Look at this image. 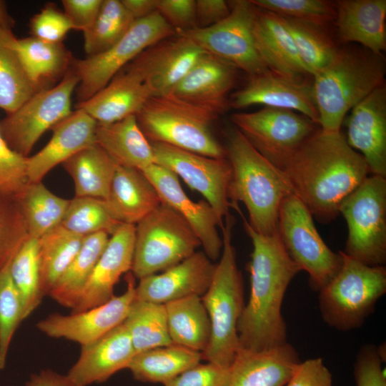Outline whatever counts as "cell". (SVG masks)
<instances>
[{
	"label": "cell",
	"mask_w": 386,
	"mask_h": 386,
	"mask_svg": "<svg viewBox=\"0 0 386 386\" xmlns=\"http://www.w3.org/2000/svg\"><path fill=\"white\" fill-rule=\"evenodd\" d=\"M229 4V15L219 22L177 34L189 38L205 51L230 63L249 76L269 71L254 41L256 6L251 0L231 1Z\"/></svg>",
	"instance_id": "14"
},
{
	"label": "cell",
	"mask_w": 386,
	"mask_h": 386,
	"mask_svg": "<svg viewBox=\"0 0 386 386\" xmlns=\"http://www.w3.org/2000/svg\"><path fill=\"white\" fill-rule=\"evenodd\" d=\"M346 141L366 162L370 173L386 178V88L382 84L347 117Z\"/></svg>",
	"instance_id": "21"
},
{
	"label": "cell",
	"mask_w": 386,
	"mask_h": 386,
	"mask_svg": "<svg viewBox=\"0 0 386 386\" xmlns=\"http://www.w3.org/2000/svg\"><path fill=\"white\" fill-rule=\"evenodd\" d=\"M382 362L383 357L377 347L372 344L361 347L353 367L356 386H386Z\"/></svg>",
	"instance_id": "50"
},
{
	"label": "cell",
	"mask_w": 386,
	"mask_h": 386,
	"mask_svg": "<svg viewBox=\"0 0 386 386\" xmlns=\"http://www.w3.org/2000/svg\"><path fill=\"white\" fill-rule=\"evenodd\" d=\"M95 142L118 166L142 171L154 163L151 142L141 130L135 115L112 123H97Z\"/></svg>",
	"instance_id": "31"
},
{
	"label": "cell",
	"mask_w": 386,
	"mask_h": 386,
	"mask_svg": "<svg viewBox=\"0 0 386 386\" xmlns=\"http://www.w3.org/2000/svg\"><path fill=\"white\" fill-rule=\"evenodd\" d=\"M237 69L206 51L170 94L219 115L229 106L228 95L234 85Z\"/></svg>",
	"instance_id": "22"
},
{
	"label": "cell",
	"mask_w": 386,
	"mask_h": 386,
	"mask_svg": "<svg viewBox=\"0 0 386 386\" xmlns=\"http://www.w3.org/2000/svg\"><path fill=\"white\" fill-rule=\"evenodd\" d=\"M257 7L284 18L327 29L335 19V1L327 0H251Z\"/></svg>",
	"instance_id": "45"
},
{
	"label": "cell",
	"mask_w": 386,
	"mask_h": 386,
	"mask_svg": "<svg viewBox=\"0 0 386 386\" xmlns=\"http://www.w3.org/2000/svg\"><path fill=\"white\" fill-rule=\"evenodd\" d=\"M195 4L198 27L219 22L229 15L231 9L229 1L224 0H197Z\"/></svg>",
	"instance_id": "55"
},
{
	"label": "cell",
	"mask_w": 386,
	"mask_h": 386,
	"mask_svg": "<svg viewBox=\"0 0 386 386\" xmlns=\"http://www.w3.org/2000/svg\"><path fill=\"white\" fill-rule=\"evenodd\" d=\"M84 237L61 224L39 239L41 287L49 295L54 284L79 252Z\"/></svg>",
	"instance_id": "39"
},
{
	"label": "cell",
	"mask_w": 386,
	"mask_h": 386,
	"mask_svg": "<svg viewBox=\"0 0 386 386\" xmlns=\"http://www.w3.org/2000/svg\"><path fill=\"white\" fill-rule=\"evenodd\" d=\"M285 386H332V377L322 358L300 362Z\"/></svg>",
	"instance_id": "53"
},
{
	"label": "cell",
	"mask_w": 386,
	"mask_h": 386,
	"mask_svg": "<svg viewBox=\"0 0 386 386\" xmlns=\"http://www.w3.org/2000/svg\"><path fill=\"white\" fill-rule=\"evenodd\" d=\"M10 264L0 271V370L5 367L13 336L24 320L20 294L11 278Z\"/></svg>",
	"instance_id": "46"
},
{
	"label": "cell",
	"mask_w": 386,
	"mask_h": 386,
	"mask_svg": "<svg viewBox=\"0 0 386 386\" xmlns=\"http://www.w3.org/2000/svg\"><path fill=\"white\" fill-rule=\"evenodd\" d=\"M135 225L122 224L111 235L72 312H80L110 300L120 277L131 271Z\"/></svg>",
	"instance_id": "23"
},
{
	"label": "cell",
	"mask_w": 386,
	"mask_h": 386,
	"mask_svg": "<svg viewBox=\"0 0 386 386\" xmlns=\"http://www.w3.org/2000/svg\"><path fill=\"white\" fill-rule=\"evenodd\" d=\"M385 59L360 45L343 44L313 78L320 129L340 131L347 114L384 84Z\"/></svg>",
	"instance_id": "4"
},
{
	"label": "cell",
	"mask_w": 386,
	"mask_h": 386,
	"mask_svg": "<svg viewBox=\"0 0 386 386\" xmlns=\"http://www.w3.org/2000/svg\"><path fill=\"white\" fill-rule=\"evenodd\" d=\"M9 269L20 294L26 319L44 297L40 281L39 239L29 237L25 240L11 260Z\"/></svg>",
	"instance_id": "43"
},
{
	"label": "cell",
	"mask_w": 386,
	"mask_h": 386,
	"mask_svg": "<svg viewBox=\"0 0 386 386\" xmlns=\"http://www.w3.org/2000/svg\"><path fill=\"white\" fill-rule=\"evenodd\" d=\"M201 360L202 352L172 344L137 353L127 369L138 381L164 385Z\"/></svg>",
	"instance_id": "35"
},
{
	"label": "cell",
	"mask_w": 386,
	"mask_h": 386,
	"mask_svg": "<svg viewBox=\"0 0 386 386\" xmlns=\"http://www.w3.org/2000/svg\"><path fill=\"white\" fill-rule=\"evenodd\" d=\"M134 20L145 18L157 11V0H121Z\"/></svg>",
	"instance_id": "57"
},
{
	"label": "cell",
	"mask_w": 386,
	"mask_h": 386,
	"mask_svg": "<svg viewBox=\"0 0 386 386\" xmlns=\"http://www.w3.org/2000/svg\"><path fill=\"white\" fill-rule=\"evenodd\" d=\"M134 21L122 1L102 0L94 23L83 32L84 49L87 56L109 49L127 33Z\"/></svg>",
	"instance_id": "42"
},
{
	"label": "cell",
	"mask_w": 386,
	"mask_h": 386,
	"mask_svg": "<svg viewBox=\"0 0 386 386\" xmlns=\"http://www.w3.org/2000/svg\"><path fill=\"white\" fill-rule=\"evenodd\" d=\"M73 179L75 197L105 199L118 165L97 144L81 149L62 163Z\"/></svg>",
	"instance_id": "34"
},
{
	"label": "cell",
	"mask_w": 386,
	"mask_h": 386,
	"mask_svg": "<svg viewBox=\"0 0 386 386\" xmlns=\"http://www.w3.org/2000/svg\"><path fill=\"white\" fill-rule=\"evenodd\" d=\"M204 52L177 34L147 47L129 64L140 74L152 96H161L170 94Z\"/></svg>",
	"instance_id": "18"
},
{
	"label": "cell",
	"mask_w": 386,
	"mask_h": 386,
	"mask_svg": "<svg viewBox=\"0 0 386 386\" xmlns=\"http://www.w3.org/2000/svg\"><path fill=\"white\" fill-rule=\"evenodd\" d=\"M14 197L29 237L37 239L61 224L69 203V199L53 194L41 182H28Z\"/></svg>",
	"instance_id": "38"
},
{
	"label": "cell",
	"mask_w": 386,
	"mask_h": 386,
	"mask_svg": "<svg viewBox=\"0 0 386 386\" xmlns=\"http://www.w3.org/2000/svg\"><path fill=\"white\" fill-rule=\"evenodd\" d=\"M14 25L15 21L9 14L5 1L0 0V28L12 31Z\"/></svg>",
	"instance_id": "58"
},
{
	"label": "cell",
	"mask_w": 386,
	"mask_h": 386,
	"mask_svg": "<svg viewBox=\"0 0 386 386\" xmlns=\"http://www.w3.org/2000/svg\"><path fill=\"white\" fill-rule=\"evenodd\" d=\"M27 157L11 149L0 131V192L14 196L28 183Z\"/></svg>",
	"instance_id": "48"
},
{
	"label": "cell",
	"mask_w": 386,
	"mask_h": 386,
	"mask_svg": "<svg viewBox=\"0 0 386 386\" xmlns=\"http://www.w3.org/2000/svg\"><path fill=\"white\" fill-rule=\"evenodd\" d=\"M25 386H77L66 375H61L50 369L33 373Z\"/></svg>",
	"instance_id": "56"
},
{
	"label": "cell",
	"mask_w": 386,
	"mask_h": 386,
	"mask_svg": "<svg viewBox=\"0 0 386 386\" xmlns=\"http://www.w3.org/2000/svg\"><path fill=\"white\" fill-rule=\"evenodd\" d=\"M102 0H63L64 13L73 29L82 32L88 29L96 19Z\"/></svg>",
	"instance_id": "54"
},
{
	"label": "cell",
	"mask_w": 386,
	"mask_h": 386,
	"mask_svg": "<svg viewBox=\"0 0 386 386\" xmlns=\"http://www.w3.org/2000/svg\"><path fill=\"white\" fill-rule=\"evenodd\" d=\"M340 252L341 267L319 291V309L330 327L350 331L362 326L385 294L386 268L367 265Z\"/></svg>",
	"instance_id": "7"
},
{
	"label": "cell",
	"mask_w": 386,
	"mask_h": 386,
	"mask_svg": "<svg viewBox=\"0 0 386 386\" xmlns=\"http://www.w3.org/2000/svg\"><path fill=\"white\" fill-rule=\"evenodd\" d=\"M232 168L229 199L242 215L238 202L247 208V222L257 233L271 235L277 229L283 200L293 193L284 173L259 154L234 127L224 147Z\"/></svg>",
	"instance_id": "3"
},
{
	"label": "cell",
	"mask_w": 386,
	"mask_h": 386,
	"mask_svg": "<svg viewBox=\"0 0 386 386\" xmlns=\"http://www.w3.org/2000/svg\"><path fill=\"white\" fill-rule=\"evenodd\" d=\"M242 217L252 252L247 264L250 294L237 324L239 348L260 351L287 342L282 305L290 283L301 270L287 252L278 229L263 235Z\"/></svg>",
	"instance_id": "2"
},
{
	"label": "cell",
	"mask_w": 386,
	"mask_h": 386,
	"mask_svg": "<svg viewBox=\"0 0 386 386\" xmlns=\"http://www.w3.org/2000/svg\"><path fill=\"white\" fill-rule=\"evenodd\" d=\"M156 7L176 32L198 27L194 0H157Z\"/></svg>",
	"instance_id": "52"
},
{
	"label": "cell",
	"mask_w": 386,
	"mask_h": 386,
	"mask_svg": "<svg viewBox=\"0 0 386 386\" xmlns=\"http://www.w3.org/2000/svg\"><path fill=\"white\" fill-rule=\"evenodd\" d=\"M282 171L295 194L321 223L340 214L342 201L369 175L362 156L344 134L318 128L288 158Z\"/></svg>",
	"instance_id": "1"
},
{
	"label": "cell",
	"mask_w": 386,
	"mask_h": 386,
	"mask_svg": "<svg viewBox=\"0 0 386 386\" xmlns=\"http://www.w3.org/2000/svg\"><path fill=\"white\" fill-rule=\"evenodd\" d=\"M109 234L97 232L84 237L81 247L49 294L59 305L73 310L108 241Z\"/></svg>",
	"instance_id": "36"
},
{
	"label": "cell",
	"mask_w": 386,
	"mask_h": 386,
	"mask_svg": "<svg viewBox=\"0 0 386 386\" xmlns=\"http://www.w3.org/2000/svg\"><path fill=\"white\" fill-rule=\"evenodd\" d=\"M152 96L140 74L129 63L88 100L76 104L99 124L136 115Z\"/></svg>",
	"instance_id": "27"
},
{
	"label": "cell",
	"mask_w": 386,
	"mask_h": 386,
	"mask_svg": "<svg viewBox=\"0 0 386 386\" xmlns=\"http://www.w3.org/2000/svg\"><path fill=\"white\" fill-rule=\"evenodd\" d=\"M175 34L176 30L156 11L135 20L127 33L107 51L83 59H74L71 68L79 80L76 89L77 104L102 89L145 49Z\"/></svg>",
	"instance_id": "10"
},
{
	"label": "cell",
	"mask_w": 386,
	"mask_h": 386,
	"mask_svg": "<svg viewBox=\"0 0 386 386\" xmlns=\"http://www.w3.org/2000/svg\"><path fill=\"white\" fill-rule=\"evenodd\" d=\"M127 289L99 306L68 315L54 313L36 324L37 329L52 338H63L88 345L122 324L135 298V277L126 276Z\"/></svg>",
	"instance_id": "16"
},
{
	"label": "cell",
	"mask_w": 386,
	"mask_h": 386,
	"mask_svg": "<svg viewBox=\"0 0 386 386\" xmlns=\"http://www.w3.org/2000/svg\"><path fill=\"white\" fill-rule=\"evenodd\" d=\"M259 104L298 112L319 125L312 84L293 79L271 70L249 76L247 84L233 93L229 105L241 109Z\"/></svg>",
	"instance_id": "19"
},
{
	"label": "cell",
	"mask_w": 386,
	"mask_h": 386,
	"mask_svg": "<svg viewBox=\"0 0 386 386\" xmlns=\"http://www.w3.org/2000/svg\"><path fill=\"white\" fill-rule=\"evenodd\" d=\"M229 377V367L210 362H199L164 383V386H227Z\"/></svg>",
	"instance_id": "51"
},
{
	"label": "cell",
	"mask_w": 386,
	"mask_h": 386,
	"mask_svg": "<svg viewBox=\"0 0 386 386\" xmlns=\"http://www.w3.org/2000/svg\"><path fill=\"white\" fill-rule=\"evenodd\" d=\"M335 4L334 23L339 41L383 54L386 49V0H338Z\"/></svg>",
	"instance_id": "28"
},
{
	"label": "cell",
	"mask_w": 386,
	"mask_h": 386,
	"mask_svg": "<svg viewBox=\"0 0 386 386\" xmlns=\"http://www.w3.org/2000/svg\"><path fill=\"white\" fill-rule=\"evenodd\" d=\"M97 122L81 108L52 129L49 142L36 154L27 157L28 182H39L54 167L95 142Z\"/></svg>",
	"instance_id": "25"
},
{
	"label": "cell",
	"mask_w": 386,
	"mask_h": 386,
	"mask_svg": "<svg viewBox=\"0 0 386 386\" xmlns=\"http://www.w3.org/2000/svg\"><path fill=\"white\" fill-rule=\"evenodd\" d=\"M199 246L188 222L162 202L135 225L131 272L140 279L163 272L191 256Z\"/></svg>",
	"instance_id": "8"
},
{
	"label": "cell",
	"mask_w": 386,
	"mask_h": 386,
	"mask_svg": "<svg viewBox=\"0 0 386 386\" xmlns=\"http://www.w3.org/2000/svg\"><path fill=\"white\" fill-rule=\"evenodd\" d=\"M112 218L104 200L90 197H75L69 203L61 225L81 237L106 232L113 234L121 225Z\"/></svg>",
	"instance_id": "44"
},
{
	"label": "cell",
	"mask_w": 386,
	"mask_h": 386,
	"mask_svg": "<svg viewBox=\"0 0 386 386\" xmlns=\"http://www.w3.org/2000/svg\"><path fill=\"white\" fill-rule=\"evenodd\" d=\"M252 34L256 49L269 70L298 80L310 76L277 15L256 6Z\"/></svg>",
	"instance_id": "29"
},
{
	"label": "cell",
	"mask_w": 386,
	"mask_h": 386,
	"mask_svg": "<svg viewBox=\"0 0 386 386\" xmlns=\"http://www.w3.org/2000/svg\"><path fill=\"white\" fill-rule=\"evenodd\" d=\"M18 46L26 72L38 91L59 82L74 61L62 42H48L29 36L18 39Z\"/></svg>",
	"instance_id": "32"
},
{
	"label": "cell",
	"mask_w": 386,
	"mask_h": 386,
	"mask_svg": "<svg viewBox=\"0 0 386 386\" xmlns=\"http://www.w3.org/2000/svg\"><path fill=\"white\" fill-rule=\"evenodd\" d=\"M38 90L29 78L12 31L0 28V109H18Z\"/></svg>",
	"instance_id": "37"
},
{
	"label": "cell",
	"mask_w": 386,
	"mask_h": 386,
	"mask_svg": "<svg viewBox=\"0 0 386 386\" xmlns=\"http://www.w3.org/2000/svg\"><path fill=\"white\" fill-rule=\"evenodd\" d=\"M123 324L129 334L136 354L172 345L164 305L134 298Z\"/></svg>",
	"instance_id": "40"
},
{
	"label": "cell",
	"mask_w": 386,
	"mask_h": 386,
	"mask_svg": "<svg viewBox=\"0 0 386 386\" xmlns=\"http://www.w3.org/2000/svg\"><path fill=\"white\" fill-rule=\"evenodd\" d=\"M142 172L155 187L162 202L188 222L206 255L213 262L218 259L223 246L218 227L221 228L224 223L212 206L205 199L192 201L182 188L178 177L164 167L154 163Z\"/></svg>",
	"instance_id": "17"
},
{
	"label": "cell",
	"mask_w": 386,
	"mask_h": 386,
	"mask_svg": "<svg viewBox=\"0 0 386 386\" xmlns=\"http://www.w3.org/2000/svg\"><path fill=\"white\" fill-rule=\"evenodd\" d=\"M230 119L252 146L280 170L295 151L320 128L295 111L267 107L253 112H235Z\"/></svg>",
	"instance_id": "13"
},
{
	"label": "cell",
	"mask_w": 386,
	"mask_h": 386,
	"mask_svg": "<svg viewBox=\"0 0 386 386\" xmlns=\"http://www.w3.org/2000/svg\"><path fill=\"white\" fill-rule=\"evenodd\" d=\"M277 229L289 256L300 270L307 273L310 287L319 292L340 269V251L336 253L328 247L312 215L293 193L282 202Z\"/></svg>",
	"instance_id": "11"
},
{
	"label": "cell",
	"mask_w": 386,
	"mask_h": 386,
	"mask_svg": "<svg viewBox=\"0 0 386 386\" xmlns=\"http://www.w3.org/2000/svg\"><path fill=\"white\" fill-rule=\"evenodd\" d=\"M151 144L154 164L179 176L192 189L200 193L223 224L232 208L228 195L232 168L227 157H210L163 143Z\"/></svg>",
	"instance_id": "15"
},
{
	"label": "cell",
	"mask_w": 386,
	"mask_h": 386,
	"mask_svg": "<svg viewBox=\"0 0 386 386\" xmlns=\"http://www.w3.org/2000/svg\"><path fill=\"white\" fill-rule=\"evenodd\" d=\"M31 36L53 43L62 42L73 29L69 19L54 4H48L30 20Z\"/></svg>",
	"instance_id": "49"
},
{
	"label": "cell",
	"mask_w": 386,
	"mask_h": 386,
	"mask_svg": "<svg viewBox=\"0 0 386 386\" xmlns=\"http://www.w3.org/2000/svg\"><path fill=\"white\" fill-rule=\"evenodd\" d=\"M79 80L71 66L51 88L36 92L0 121L1 135L9 147L28 157L39 138L71 112V96Z\"/></svg>",
	"instance_id": "12"
},
{
	"label": "cell",
	"mask_w": 386,
	"mask_h": 386,
	"mask_svg": "<svg viewBox=\"0 0 386 386\" xmlns=\"http://www.w3.org/2000/svg\"><path fill=\"white\" fill-rule=\"evenodd\" d=\"M135 355L129 334L122 323L91 344L81 347L78 360L66 376L77 386L102 383L127 369Z\"/></svg>",
	"instance_id": "24"
},
{
	"label": "cell",
	"mask_w": 386,
	"mask_h": 386,
	"mask_svg": "<svg viewBox=\"0 0 386 386\" xmlns=\"http://www.w3.org/2000/svg\"><path fill=\"white\" fill-rule=\"evenodd\" d=\"M216 264L203 251H196L177 264L139 279L135 298L164 305L192 296L202 297L207 291Z\"/></svg>",
	"instance_id": "20"
},
{
	"label": "cell",
	"mask_w": 386,
	"mask_h": 386,
	"mask_svg": "<svg viewBox=\"0 0 386 386\" xmlns=\"http://www.w3.org/2000/svg\"><path fill=\"white\" fill-rule=\"evenodd\" d=\"M29 237L14 196L0 192V271L11 263Z\"/></svg>",
	"instance_id": "47"
},
{
	"label": "cell",
	"mask_w": 386,
	"mask_h": 386,
	"mask_svg": "<svg viewBox=\"0 0 386 386\" xmlns=\"http://www.w3.org/2000/svg\"><path fill=\"white\" fill-rule=\"evenodd\" d=\"M104 200L114 219L136 225L162 203L155 187L139 169L118 166Z\"/></svg>",
	"instance_id": "30"
},
{
	"label": "cell",
	"mask_w": 386,
	"mask_h": 386,
	"mask_svg": "<svg viewBox=\"0 0 386 386\" xmlns=\"http://www.w3.org/2000/svg\"><path fill=\"white\" fill-rule=\"evenodd\" d=\"M172 344L203 352L211 337L210 320L202 297L192 296L164 304Z\"/></svg>",
	"instance_id": "33"
},
{
	"label": "cell",
	"mask_w": 386,
	"mask_h": 386,
	"mask_svg": "<svg viewBox=\"0 0 386 386\" xmlns=\"http://www.w3.org/2000/svg\"><path fill=\"white\" fill-rule=\"evenodd\" d=\"M234 222L230 214L224 219L220 259L202 297L211 325L210 340L202 359L225 367L231 366L239 347L237 324L244 307L242 276L232 239Z\"/></svg>",
	"instance_id": "5"
},
{
	"label": "cell",
	"mask_w": 386,
	"mask_h": 386,
	"mask_svg": "<svg viewBox=\"0 0 386 386\" xmlns=\"http://www.w3.org/2000/svg\"><path fill=\"white\" fill-rule=\"evenodd\" d=\"M278 16L292 36L307 72L313 76L330 61L339 46L325 28Z\"/></svg>",
	"instance_id": "41"
},
{
	"label": "cell",
	"mask_w": 386,
	"mask_h": 386,
	"mask_svg": "<svg viewBox=\"0 0 386 386\" xmlns=\"http://www.w3.org/2000/svg\"><path fill=\"white\" fill-rule=\"evenodd\" d=\"M300 362L288 342L260 351L239 348L227 386H285Z\"/></svg>",
	"instance_id": "26"
},
{
	"label": "cell",
	"mask_w": 386,
	"mask_h": 386,
	"mask_svg": "<svg viewBox=\"0 0 386 386\" xmlns=\"http://www.w3.org/2000/svg\"><path fill=\"white\" fill-rule=\"evenodd\" d=\"M150 142L169 144L214 158H226L212 124L215 113L172 94L151 96L135 115Z\"/></svg>",
	"instance_id": "6"
},
{
	"label": "cell",
	"mask_w": 386,
	"mask_h": 386,
	"mask_svg": "<svg viewBox=\"0 0 386 386\" xmlns=\"http://www.w3.org/2000/svg\"><path fill=\"white\" fill-rule=\"evenodd\" d=\"M347 225L345 254L370 266L386 262V178L368 176L340 203Z\"/></svg>",
	"instance_id": "9"
}]
</instances>
